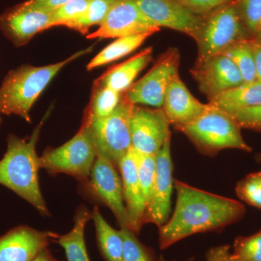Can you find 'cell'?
Listing matches in <instances>:
<instances>
[{
  "label": "cell",
  "instance_id": "1",
  "mask_svg": "<svg viewBox=\"0 0 261 261\" xmlns=\"http://www.w3.org/2000/svg\"><path fill=\"white\" fill-rule=\"evenodd\" d=\"M176 192L174 211L167 222L159 227L160 248L196 233L220 231L243 219L246 208L241 202L204 191L173 180Z\"/></svg>",
  "mask_w": 261,
  "mask_h": 261
},
{
  "label": "cell",
  "instance_id": "2",
  "mask_svg": "<svg viewBox=\"0 0 261 261\" xmlns=\"http://www.w3.org/2000/svg\"><path fill=\"white\" fill-rule=\"evenodd\" d=\"M49 113L27 138L9 135L8 148L0 160V185L14 192L45 216H49V212L39 186L41 168L36 146Z\"/></svg>",
  "mask_w": 261,
  "mask_h": 261
},
{
  "label": "cell",
  "instance_id": "3",
  "mask_svg": "<svg viewBox=\"0 0 261 261\" xmlns=\"http://www.w3.org/2000/svg\"><path fill=\"white\" fill-rule=\"evenodd\" d=\"M93 47L77 51L60 63L46 66L22 65L10 70L0 87V115H15L31 123L32 106L62 68L90 53Z\"/></svg>",
  "mask_w": 261,
  "mask_h": 261
},
{
  "label": "cell",
  "instance_id": "4",
  "mask_svg": "<svg viewBox=\"0 0 261 261\" xmlns=\"http://www.w3.org/2000/svg\"><path fill=\"white\" fill-rule=\"evenodd\" d=\"M175 128L186 136L199 152L210 157L225 149L247 152L252 150L244 140L242 128L232 116L213 106L192 123Z\"/></svg>",
  "mask_w": 261,
  "mask_h": 261
},
{
  "label": "cell",
  "instance_id": "5",
  "mask_svg": "<svg viewBox=\"0 0 261 261\" xmlns=\"http://www.w3.org/2000/svg\"><path fill=\"white\" fill-rule=\"evenodd\" d=\"M97 157L91 118L86 112L76 135L63 145L44 151L39 157V165L50 174L65 173L86 183Z\"/></svg>",
  "mask_w": 261,
  "mask_h": 261
},
{
  "label": "cell",
  "instance_id": "6",
  "mask_svg": "<svg viewBox=\"0 0 261 261\" xmlns=\"http://www.w3.org/2000/svg\"><path fill=\"white\" fill-rule=\"evenodd\" d=\"M251 39L242 23L236 0L204 15L196 42L198 53L195 65L221 54L233 43Z\"/></svg>",
  "mask_w": 261,
  "mask_h": 261
},
{
  "label": "cell",
  "instance_id": "7",
  "mask_svg": "<svg viewBox=\"0 0 261 261\" xmlns=\"http://www.w3.org/2000/svg\"><path fill=\"white\" fill-rule=\"evenodd\" d=\"M135 105L123 93L114 112L104 118H91L97 155L111 161L117 168L132 147L130 117Z\"/></svg>",
  "mask_w": 261,
  "mask_h": 261
},
{
  "label": "cell",
  "instance_id": "8",
  "mask_svg": "<svg viewBox=\"0 0 261 261\" xmlns=\"http://www.w3.org/2000/svg\"><path fill=\"white\" fill-rule=\"evenodd\" d=\"M180 53L176 48H169L163 53L145 76L132 84L125 97L132 104H142L162 108L168 84L178 73Z\"/></svg>",
  "mask_w": 261,
  "mask_h": 261
},
{
  "label": "cell",
  "instance_id": "9",
  "mask_svg": "<svg viewBox=\"0 0 261 261\" xmlns=\"http://www.w3.org/2000/svg\"><path fill=\"white\" fill-rule=\"evenodd\" d=\"M111 161L97 155L87 182L89 191L112 211L120 226L130 228L121 175Z\"/></svg>",
  "mask_w": 261,
  "mask_h": 261
},
{
  "label": "cell",
  "instance_id": "10",
  "mask_svg": "<svg viewBox=\"0 0 261 261\" xmlns=\"http://www.w3.org/2000/svg\"><path fill=\"white\" fill-rule=\"evenodd\" d=\"M129 124L132 147L141 153L156 155L171 135V124L162 108L135 106Z\"/></svg>",
  "mask_w": 261,
  "mask_h": 261
},
{
  "label": "cell",
  "instance_id": "11",
  "mask_svg": "<svg viewBox=\"0 0 261 261\" xmlns=\"http://www.w3.org/2000/svg\"><path fill=\"white\" fill-rule=\"evenodd\" d=\"M160 28L139 9L132 0H117L97 31L87 39H108L159 32Z\"/></svg>",
  "mask_w": 261,
  "mask_h": 261
},
{
  "label": "cell",
  "instance_id": "12",
  "mask_svg": "<svg viewBox=\"0 0 261 261\" xmlns=\"http://www.w3.org/2000/svg\"><path fill=\"white\" fill-rule=\"evenodd\" d=\"M171 141L170 135L156 154L155 180L152 198L146 208L145 224H153L160 227L167 222L171 215V197L174 188Z\"/></svg>",
  "mask_w": 261,
  "mask_h": 261
},
{
  "label": "cell",
  "instance_id": "13",
  "mask_svg": "<svg viewBox=\"0 0 261 261\" xmlns=\"http://www.w3.org/2000/svg\"><path fill=\"white\" fill-rule=\"evenodd\" d=\"M51 12L28 1L6 10L0 16V29L16 47L25 45L38 33L51 28Z\"/></svg>",
  "mask_w": 261,
  "mask_h": 261
},
{
  "label": "cell",
  "instance_id": "14",
  "mask_svg": "<svg viewBox=\"0 0 261 261\" xmlns=\"http://www.w3.org/2000/svg\"><path fill=\"white\" fill-rule=\"evenodd\" d=\"M142 13L161 27L184 33L197 40L203 16L190 11L178 0H132Z\"/></svg>",
  "mask_w": 261,
  "mask_h": 261
},
{
  "label": "cell",
  "instance_id": "15",
  "mask_svg": "<svg viewBox=\"0 0 261 261\" xmlns=\"http://www.w3.org/2000/svg\"><path fill=\"white\" fill-rule=\"evenodd\" d=\"M191 74L201 92L207 96L209 100L244 82L236 65L223 54L216 55L200 64L194 65Z\"/></svg>",
  "mask_w": 261,
  "mask_h": 261
},
{
  "label": "cell",
  "instance_id": "16",
  "mask_svg": "<svg viewBox=\"0 0 261 261\" xmlns=\"http://www.w3.org/2000/svg\"><path fill=\"white\" fill-rule=\"evenodd\" d=\"M58 237L27 226L13 228L0 237V261H33Z\"/></svg>",
  "mask_w": 261,
  "mask_h": 261
},
{
  "label": "cell",
  "instance_id": "17",
  "mask_svg": "<svg viewBox=\"0 0 261 261\" xmlns=\"http://www.w3.org/2000/svg\"><path fill=\"white\" fill-rule=\"evenodd\" d=\"M211 108L209 103L203 104L190 93L178 73L173 75L168 84L162 107L170 124L175 128L189 124Z\"/></svg>",
  "mask_w": 261,
  "mask_h": 261
},
{
  "label": "cell",
  "instance_id": "18",
  "mask_svg": "<svg viewBox=\"0 0 261 261\" xmlns=\"http://www.w3.org/2000/svg\"><path fill=\"white\" fill-rule=\"evenodd\" d=\"M118 168L121 174L123 198L129 219L130 228L139 234L145 224L144 219L147 204L137 175L133 147H130L128 153L121 160Z\"/></svg>",
  "mask_w": 261,
  "mask_h": 261
},
{
  "label": "cell",
  "instance_id": "19",
  "mask_svg": "<svg viewBox=\"0 0 261 261\" xmlns=\"http://www.w3.org/2000/svg\"><path fill=\"white\" fill-rule=\"evenodd\" d=\"M152 58V47L146 48L130 59L106 72L96 83L124 93L132 87L136 77L149 64Z\"/></svg>",
  "mask_w": 261,
  "mask_h": 261
},
{
  "label": "cell",
  "instance_id": "20",
  "mask_svg": "<svg viewBox=\"0 0 261 261\" xmlns=\"http://www.w3.org/2000/svg\"><path fill=\"white\" fill-rule=\"evenodd\" d=\"M211 106L227 113L261 105V82H243L209 100Z\"/></svg>",
  "mask_w": 261,
  "mask_h": 261
},
{
  "label": "cell",
  "instance_id": "21",
  "mask_svg": "<svg viewBox=\"0 0 261 261\" xmlns=\"http://www.w3.org/2000/svg\"><path fill=\"white\" fill-rule=\"evenodd\" d=\"M92 214L82 205L75 212L74 224L69 232L59 235L57 243L64 249L68 261H90L86 246L84 231Z\"/></svg>",
  "mask_w": 261,
  "mask_h": 261
},
{
  "label": "cell",
  "instance_id": "22",
  "mask_svg": "<svg viewBox=\"0 0 261 261\" xmlns=\"http://www.w3.org/2000/svg\"><path fill=\"white\" fill-rule=\"evenodd\" d=\"M95 226L99 251L106 261H123V240L119 230L115 229L97 207L91 213Z\"/></svg>",
  "mask_w": 261,
  "mask_h": 261
},
{
  "label": "cell",
  "instance_id": "23",
  "mask_svg": "<svg viewBox=\"0 0 261 261\" xmlns=\"http://www.w3.org/2000/svg\"><path fill=\"white\" fill-rule=\"evenodd\" d=\"M152 34H154L153 33H144L137 35L118 38L117 40L103 49L89 62L87 69L93 70L97 67L112 63L128 56L137 48L140 47L145 42L146 39Z\"/></svg>",
  "mask_w": 261,
  "mask_h": 261
},
{
  "label": "cell",
  "instance_id": "24",
  "mask_svg": "<svg viewBox=\"0 0 261 261\" xmlns=\"http://www.w3.org/2000/svg\"><path fill=\"white\" fill-rule=\"evenodd\" d=\"M221 54L227 56L240 70L244 82L257 80L256 68L250 39L233 43Z\"/></svg>",
  "mask_w": 261,
  "mask_h": 261
},
{
  "label": "cell",
  "instance_id": "25",
  "mask_svg": "<svg viewBox=\"0 0 261 261\" xmlns=\"http://www.w3.org/2000/svg\"><path fill=\"white\" fill-rule=\"evenodd\" d=\"M123 93L96 83L90 105L86 112L92 118H104L114 112L121 102Z\"/></svg>",
  "mask_w": 261,
  "mask_h": 261
},
{
  "label": "cell",
  "instance_id": "26",
  "mask_svg": "<svg viewBox=\"0 0 261 261\" xmlns=\"http://www.w3.org/2000/svg\"><path fill=\"white\" fill-rule=\"evenodd\" d=\"M117 0H91L88 8L80 18L65 23L64 27L87 34L93 25L102 23Z\"/></svg>",
  "mask_w": 261,
  "mask_h": 261
},
{
  "label": "cell",
  "instance_id": "27",
  "mask_svg": "<svg viewBox=\"0 0 261 261\" xmlns=\"http://www.w3.org/2000/svg\"><path fill=\"white\" fill-rule=\"evenodd\" d=\"M134 152L137 175L147 207L153 192L156 173V155L141 153L135 149Z\"/></svg>",
  "mask_w": 261,
  "mask_h": 261
},
{
  "label": "cell",
  "instance_id": "28",
  "mask_svg": "<svg viewBox=\"0 0 261 261\" xmlns=\"http://www.w3.org/2000/svg\"><path fill=\"white\" fill-rule=\"evenodd\" d=\"M123 240V261H157L152 249L141 243L137 233L127 227H121Z\"/></svg>",
  "mask_w": 261,
  "mask_h": 261
},
{
  "label": "cell",
  "instance_id": "29",
  "mask_svg": "<svg viewBox=\"0 0 261 261\" xmlns=\"http://www.w3.org/2000/svg\"><path fill=\"white\" fill-rule=\"evenodd\" d=\"M236 3L242 23L252 39L261 29V0H236Z\"/></svg>",
  "mask_w": 261,
  "mask_h": 261
},
{
  "label": "cell",
  "instance_id": "30",
  "mask_svg": "<svg viewBox=\"0 0 261 261\" xmlns=\"http://www.w3.org/2000/svg\"><path fill=\"white\" fill-rule=\"evenodd\" d=\"M236 194L249 205L261 209V171L247 175L236 186Z\"/></svg>",
  "mask_w": 261,
  "mask_h": 261
},
{
  "label": "cell",
  "instance_id": "31",
  "mask_svg": "<svg viewBox=\"0 0 261 261\" xmlns=\"http://www.w3.org/2000/svg\"><path fill=\"white\" fill-rule=\"evenodd\" d=\"M232 254L239 261H261V228L250 236L237 238Z\"/></svg>",
  "mask_w": 261,
  "mask_h": 261
},
{
  "label": "cell",
  "instance_id": "32",
  "mask_svg": "<svg viewBox=\"0 0 261 261\" xmlns=\"http://www.w3.org/2000/svg\"><path fill=\"white\" fill-rule=\"evenodd\" d=\"M91 0H71L51 12V27L64 25L80 18L85 13Z\"/></svg>",
  "mask_w": 261,
  "mask_h": 261
},
{
  "label": "cell",
  "instance_id": "33",
  "mask_svg": "<svg viewBox=\"0 0 261 261\" xmlns=\"http://www.w3.org/2000/svg\"><path fill=\"white\" fill-rule=\"evenodd\" d=\"M241 128L261 132V105L228 113Z\"/></svg>",
  "mask_w": 261,
  "mask_h": 261
},
{
  "label": "cell",
  "instance_id": "34",
  "mask_svg": "<svg viewBox=\"0 0 261 261\" xmlns=\"http://www.w3.org/2000/svg\"><path fill=\"white\" fill-rule=\"evenodd\" d=\"M181 4L195 14L204 16L233 0H178Z\"/></svg>",
  "mask_w": 261,
  "mask_h": 261
},
{
  "label": "cell",
  "instance_id": "35",
  "mask_svg": "<svg viewBox=\"0 0 261 261\" xmlns=\"http://www.w3.org/2000/svg\"><path fill=\"white\" fill-rule=\"evenodd\" d=\"M228 245L211 247L206 253V261H239L231 251Z\"/></svg>",
  "mask_w": 261,
  "mask_h": 261
},
{
  "label": "cell",
  "instance_id": "36",
  "mask_svg": "<svg viewBox=\"0 0 261 261\" xmlns=\"http://www.w3.org/2000/svg\"><path fill=\"white\" fill-rule=\"evenodd\" d=\"M70 1L71 0H28L30 4L48 12L53 11Z\"/></svg>",
  "mask_w": 261,
  "mask_h": 261
},
{
  "label": "cell",
  "instance_id": "37",
  "mask_svg": "<svg viewBox=\"0 0 261 261\" xmlns=\"http://www.w3.org/2000/svg\"><path fill=\"white\" fill-rule=\"evenodd\" d=\"M254 59H255V68H256L257 80L261 82V43L254 39H250Z\"/></svg>",
  "mask_w": 261,
  "mask_h": 261
},
{
  "label": "cell",
  "instance_id": "38",
  "mask_svg": "<svg viewBox=\"0 0 261 261\" xmlns=\"http://www.w3.org/2000/svg\"><path fill=\"white\" fill-rule=\"evenodd\" d=\"M33 261H60L57 260L51 255L50 251L47 248L44 249L39 255H37V257L34 259Z\"/></svg>",
  "mask_w": 261,
  "mask_h": 261
},
{
  "label": "cell",
  "instance_id": "39",
  "mask_svg": "<svg viewBox=\"0 0 261 261\" xmlns=\"http://www.w3.org/2000/svg\"><path fill=\"white\" fill-rule=\"evenodd\" d=\"M252 39H255L257 42L261 43V29L259 32L257 33V35L255 37L252 38Z\"/></svg>",
  "mask_w": 261,
  "mask_h": 261
},
{
  "label": "cell",
  "instance_id": "40",
  "mask_svg": "<svg viewBox=\"0 0 261 261\" xmlns=\"http://www.w3.org/2000/svg\"><path fill=\"white\" fill-rule=\"evenodd\" d=\"M157 261H168V260H166V259H165L164 257H163V256H162V255H161V256H160L159 257V258H158ZM171 261H176V260H171ZM186 261H194V258H193V257H191V258H190V259H189V260H187Z\"/></svg>",
  "mask_w": 261,
  "mask_h": 261
},
{
  "label": "cell",
  "instance_id": "41",
  "mask_svg": "<svg viewBox=\"0 0 261 261\" xmlns=\"http://www.w3.org/2000/svg\"><path fill=\"white\" fill-rule=\"evenodd\" d=\"M256 161L257 162L261 163V153L257 154L256 156Z\"/></svg>",
  "mask_w": 261,
  "mask_h": 261
},
{
  "label": "cell",
  "instance_id": "42",
  "mask_svg": "<svg viewBox=\"0 0 261 261\" xmlns=\"http://www.w3.org/2000/svg\"><path fill=\"white\" fill-rule=\"evenodd\" d=\"M0 122H1V118H0Z\"/></svg>",
  "mask_w": 261,
  "mask_h": 261
}]
</instances>
